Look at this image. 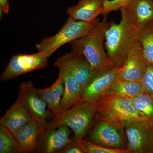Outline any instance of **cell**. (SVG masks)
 <instances>
[{
    "label": "cell",
    "mask_w": 153,
    "mask_h": 153,
    "mask_svg": "<svg viewBox=\"0 0 153 153\" xmlns=\"http://www.w3.org/2000/svg\"><path fill=\"white\" fill-rule=\"evenodd\" d=\"M119 24L109 22L105 31V46L108 57L115 68L123 67L130 52L139 41L140 31L134 26L125 8L120 10Z\"/></svg>",
    "instance_id": "6da1fadb"
},
{
    "label": "cell",
    "mask_w": 153,
    "mask_h": 153,
    "mask_svg": "<svg viewBox=\"0 0 153 153\" xmlns=\"http://www.w3.org/2000/svg\"><path fill=\"white\" fill-rule=\"evenodd\" d=\"M109 24L104 17L101 21L99 20L85 36L70 43L72 51L85 57L97 74L114 68L104 47L105 31Z\"/></svg>",
    "instance_id": "7a4b0ae2"
},
{
    "label": "cell",
    "mask_w": 153,
    "mask_h": 153,
    "mask_svg": "<svg viewBox=\"0 0 153 153\" xmlns=\"http://www.w3.org/2000/svg\"><path fill=\"white\" fill-rule=\"evenodd\" d=\"M97 111L95 102L79 101L66 112L47 122L46 129L67 126L74 133L73 140L80 141L89 130Z\"/></svg>",
    "instance_id": "3957f363"
},
{
    "label": "cell",
    "mask_w": 153,
    "mask_h": 153,
    "mask_svg": "<svg viewBox=\"0 0 153 153\" xmlns=\"http://www.w3.org/2000/svg\"><path fill=\"white\" fill-rule=\"evenodd\" d=\"M96 102V118L109 121L123 128L124 123L127 120L148 123L137 110L132 99L106 94Z\"/></svg>",
    "instance_id": "277c9868"
},
{
    "label": "cell",
    "mask_w": 153,
    "mask_h": 153,
    "mask_svg": "<svg viewBox=\"0 0 153 153\" xmlns=\"http://www.w3.org/2000/svg\"><path fill=\"white\" fill-rule=\"evenodd\" d=\"M99 19L87 22L77 21L69 17L58 33L44 38L36 44L38 52L45 53L49 58L61 46L85 36Z\"/></svg>",
    "instance_id": "5b68a950"
},
{
    "label": "cell",
    "mask_w": 153,
    "mask_h": 153,
    "mask_svg": "<svg viewBox=\"0 0 153 153\" xmlns=\"http://www.w3.org/2000/svg\"><path fill=\"white\" fill-rule=\"evenodd\" d=\"M123 127L130 153H153L152 125L129 119Z\"/></svg>",
    "instance_id": "8992f818"
},
{
    "label": "cell",
    "mask_w": 153,
    "mask_h": 153,
    "mask_svg": "<svg viewBox=\"0 0 153 153\" xmlns=\"http://www.w3.org/2000/svg\"><path fill=\"white\" fill-rule=\"evenodd\" d=\"M48 58L45 53L39 52L33 54L13 55L1 75V80L8 81L22 74L46 68Z\"/></svg>",
    "instance_id": "52a82bcc"
},
{
    "label": "cell",
    "mask_w": 153,
    "mask_h": 153,
    "mask_svg": "<svg viewBox=\"0 0 153 153\" xmlns=\"http://www.w3.org/2000/svg\"><path fill=\"white\" fill-rule=\"evenodd\" d=\"M96 118L97 121L89 134L90 141L107 148L125 149L124 129L109 121Z\"/></svg>",
    "instance_id": "ba28073f"
},
{
    "label": "cell",
    "mask_w": 153,
    "mask_h": 153,
    "mask_svg": "<svg viewBox=\"0 0 153 153\" xmlns=\"http://www.w3.org/2000/svg\"><path fill=\"white\" fill-rule=\"evenodd\" d=\"M54 65L68 71L79 82L82 88L97 74L85 57L73 51L58 57Z\"/></svg>",
    "instance_id": "9c48e42d"
},
{
    "label": "cell",
    "mask_w": 153,
    "mask_h": 153,
    "mask_svg": "<svg viewBox=\"0 0 153 153\" xmlns=\"http://www.w3.org/2000/svg\"><path fill=\"white\" fill-rule=\"evenodd\" d=\"M36 89L32 82H22L19 86V97L29 111L32 120L46 128L49 115L48 106L38 95Z\"/></svg>",
    "instance_id": "30bf717a"
},
{
    "label": "cell",
    "mask_w": 153,
    "mask_h": 153,
    "mask_svg": "<svg viewBox=\"0 0 153 153\" xmlns=\"http://www.w3.org/2000/svg\"><path fill=\"white\" fill-rule=\"evenodd\" d=\"M123 68L114 67L97 74L82 88L79 101L96 102L106 94L114 82L119 77Z\"/></svg>",
    "instance_id": "8fae6325"
},
{
    "label": "cell",
    "mask_w": 153,
    "mask_h": 153,
    "mask_svg": "<svg viewBox=\"0 0 153 153\" xmlns=\"http://www.w3.org/2000/svg\"><path fill=\"white\" fill-rule=\"evenodd\" d=\"M148 64L139 41L129 54L119 78L129 81H141Z\"/></svg>",
    "instance_id": "7c38bea8"
},
{
    "label": "cell",
    "mask_w": 153,
    "mask_h": 153,
    "mask_svg": "<svg viewBox=\"0 0 153 153\" xmlns=\"http://www.w3.org/2000/svg\"><path fill=\"white\" fill-rule=\"evenodd\" d=\"M71 133V129L66 126L45 130L42 134L40 151L45 153L60 152L73 140L69 139Z\"/></svg>",
    "instance_id": "4fadbf2b"
},
{
    "label": "cell",
    "mask_w": 153,
    "mask_h": 153,
    "mask_svg": "<svg viewBox=\"0 0 153 153\" xmlns=\"http://www.w3.org/2000/svg\"><path fill=\"white\" fill-rule=\"evenodd\" d=\"M58 69L59 75L63 79L65 88L57 116L63 114L79 102L82 89L81 84L68 71L62 68Z\"/></svg>",
    "instance_id": "5bb4252c"
},
{
    "label": "cell",
    "mask_w": 153,
    "mask_h": 153,
    "mask_svg": "<svg viewBox=\"0 0 153 153\" xmlns=\"http://www.w3.org/2000/svg\"><path fill=\"white\" fill-rule=\"evenodd\" d=\"M124 8L134 25L140 31L153 24V0H131Z\"/></svg>",
    "instance_id": "9a60e30c"
},
{
    "label": "cell",
    "mask_w": 153,
    "mask_h": 153,
    "mask_svg": "<svg viewBox=\"0 0 153 153\" xmlns=\"http://www.w3.org/2000/svg\"><path fill=\"white\" fill-rule=\"evenodd\" d=\"M107 0H80L76 5L70 7L66 10L69 17L72 19L91 22L103 14L105 3Z\"/></svg>",
    "instance_id": "2e32d148"
},
{
    "label": "cell",
    "mask_w": 153,
    "mask_h": 153,
    "mask_svg": "<svg viewBox=\"0 0 153 153\" xmlns=\"http://www.w3.org/2000/svg\"><path fill=\"white\" fill-rule=\"evenodd\" d=\"M32 120V116L21 99L16 101L7 111L0 120V123L13 134L22 126Z\"/></svg>",
    "instance_id": "e0dca14e"
},
{
    "label": "cell",
    "mask_w": 153,
    "mask_h": 153,
    "mask_svg": "<svg viewBox=\"0 0 153 153\" xmlns=\"http://www.w3.org/2000/svg\"><path fill=\"white\" fill-rule=\"evenodd\" d=\"M46 128L32 120L17 130L13 135L23 153L35 150L38 136L43 133Z\"/></svg>",
    "instance_id": "ac0fdd59"
},
{
    "label": "cell",
    "mask_w": 153,
    "mask_h": 153,
    "mask_svg": "<svg viewBox=\"0 0 153 153\" xmlns=\"http://www.w3.org/2000/svg\"><path fill=\"white\" fill-rule=\"evenodd\" d=\"M64 88L63 79L59 75L51 86L43 89L36 88L38 95L47 103L49 115L53 118L57 116L59 112Z\"/></svg>",
    "instance_id": "d6986e66"
},
{
    "label": "cell",
    "mask_w": 153,
    "mask_h": 153,
    "mask_svg": "<svg viewBox=\"0 0 153 153\" xmlns=\"http://www.w3.org/2000/svg\"><path fill=\"white\" fill-rule=\"evenodd\" d=\"M144 91L140 81H129L118 78L110 87L106 94L133 99Z\"/></svg>",
    "instance_id": "ffe728a7"
},
{
    "label": "cell",
    "mask_w": 153,
    "mask_h": 153,
    "mask_svg": "<svg viewBox=\"0 0 153 153\" xmlns=\"http://www.w3.org/2000/svg\"><path fill=\"white\" fill-rule=\"evenodd\" d=\"M134 104L148 123L153 125V97L144 91L133 99Z\"/></svg>",
    "instance_id": "44dd1931"
},
{
    "label": "cell",
    "mask_w": 153,
    "mask_h": 153,
    "mask_svg": "<svg viewBox=\"0 0 153 153\" xmlns=\"http://www.w3.org/2000/svg\"><path fill=\"white\" fill-rule=\"evenodd\" d=\"M23 153L13 134L0 123V153Z\"/></svg>",
    "instance_id": "7402d4cb"
},
{
    "label": "cell",
    "mask_w": 153,
    "mask_h": 153,
    "mask_svg": "<svg viewBox=\"0 0 153 153\" xmlns=\"http://www.w3.org/2000/svg\"><path fill=\"white\" fill-rule=\"evenodd\" d=\"M139 41L145 59L153 66V23L140 31Z\"/></svg>",
    "instance_id": "603a6c76"
},
{
    "label": "cell",
    "mask_w": 153,
    "mask_h": 153,
    "mask_svg": "<svg viewBox=\"0 0 153 153\" xmlns=\"http://www.w3.org/2000/svg\"><path fill=\"white\" fill-rule=\"evenodd\" d=\"M79 144L85 153H130L127 149H111L82 139Z\"/></svg>",
    "instance_id": "cb8c5ba5"
},
{
    "label": "cell",
    "mask_w": 153,
    "mask_h": 153,
    "mask_svg": "<svg viewBox=\"0 0 153 153\" xmlns=\"http://www.w3.org/2000/svg\"><path fill=\"white\" fill-rule=\"evenodd\" d=\"M131 0H107L105 3L102 15L107 17L111 12L126 7Z\"/></svg>",
    "instance_id": "d4e9b609"
},
{
    "label": "cell",
    "mask_w": 153,
    "mask_h": 153,
    "mask_svg": "<svg viewBox=\"0 0 153 153\" xmlns=\"http://www.w3.org/2000/svg\"><path fill=\"white\" fill-rule=\"evenodd\" d=\"M144 90L153 97V66L148 63L145 74L140 81Z\"/></svg>",
    "instance_id": "484cf974"
},
{
    "label": "cell",
    "mask_w": 153,
    "mask_h": 153,
    "mask_svg": "<svg viewBox=\"0 0 153 153\" xmlns=\"http://www.w3.org/2000/svg\"><path fill=\"white\" fill-rule=\"evenodd\" d=\"M59 152L63 153H85L79 144V141L73 140L66 147L60 151Z\"/></svg>",
    "instance_id": "4316f807"
},
{
    "label": "cell",
    "mask_w": 153,
    "mask_h": 153,
    "mask_svg": "<svg viewBox=\"0 0 153 153\" xmlns=\"http://www.w3.org/2000/svg\"><path fill=\"white\" fill-rule=\"evenodd\" d=\"M10 0H0V9L6 14L9 13L10 10Z\"/></svg>",
    "instance_id": "83f0119b"
},
{
    "label": "cell",
    "mask_w": 153,
    "mask_h": 153,
    "mask_svg": "<svg viewBox=\"0 0 153 153\" xmlns=\"http://www.w3.org/2000/svg\"></svg>",
    "instance_id": "f1b7e54d"
}]
</instances>
